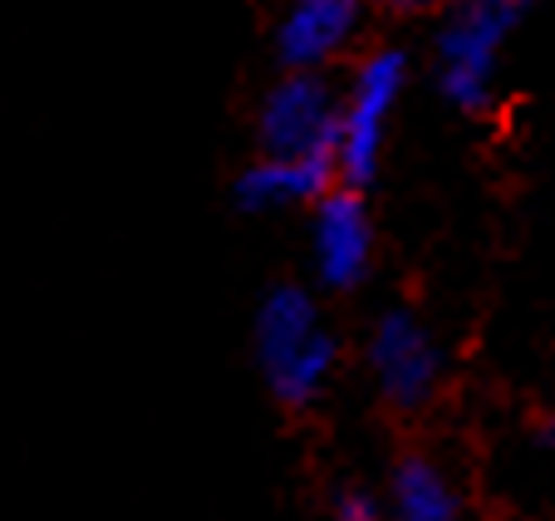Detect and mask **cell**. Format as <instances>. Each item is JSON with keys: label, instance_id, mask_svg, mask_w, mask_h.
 Returning a JSON list of instances; mask_svg holds the SVG:
<instances>
[{"label": "cell", "instance_id": "cell-1", "mask_svg": "<svg viewBox=\"0 0 555 521\" xmlns=\"http://www.w3.org/2000/svg\"><path fill=\"white\" fill-rule=\"evenodd\" d=\"M256 359L271 394L291 408L320 398L335 374V340L300 285H275L256 310Z\"/></svg>", "mask_w": 555, "mask_h": 521}, {"label": "cell", "instance_id": "cell-2", "mask_svg": "<svg viewBox=\"0 0 555 521\" xmlns=\"http://www.w3.org/2000/svg\"><path fill=\"white\" fill-rule=\"evenodd\" d=\"M403 79H409V64H403L399 50H378L359 64L354 89H349V99L339 104V138H335L339 182L364 188V182L374 178L378 153H384V128L403 94Z\"/></svg>", "mask_w": 555, "mask_h": 521}, {"label": "cell", "instance_id": "cell-3", "mask_svg": "<svg viewBox=\"0 0 555 521\" xmlns=\"http://www.w3.org/2000/svg\"><path fill=\"white\" fill-rule=\"evenodd\" d=\"M339 99L314 69H291L261 104V148L275 157L335 153Z\"/></svg>", "mask_w": 555, "mask_h": 521}, {"label": "cell", "instance_id": "cell-4", "mask_svg": "<svg viewBox=\"0 0 555 521\" xmlns=\"http://www.w3.org/2000/svg\"><path fill=\"white\" fill-rule=\"evenodd\" d=\"M512 21L482 5H457L438 35V79L442 94L462 109H487L492 104V74H496V50H502Z\"/></svg>", "mask_w": 555, "mask_h": 521}, {"label": "cell", "instance_id": "cell-5", "mask_svg": "<svg viewBox=\"0 0 555 521\" xmlns=\"http://www.w3.org/2000/svg\"><path fill=\"white\" fill-rule=\"evenodd\" d=\"M374 260V227L359 188H330L314 202V271L330 291H354Z\"/></svg>", "mask_w": 555, "mask_h": 521}, {"label": "cell", "instance_id": "cell-6", "mask_svg": "<svg viewBox=\"0 0 555 521\" xmlns=\"http://www.w3.org/2000/svg\"><path fill=\"white\" fill-rule=\"evenodd\" d=\"M369 365H374V379H378V389H384V398L399 408L428 404L433 384H438V350H433L428 330H423L409 310H388L384 320L374 325Z\"/></svg>", "mask_w": 555, "mask_h": 521}, {"label": "cell", "instance_id": "cell-7", "mask_svg": "<svg viewBox=\"0 0 555 521\" xmlns=\"http://www.w3.org/2000/svg\"><path fill=\"white\" fill-rule=\"evenodd\" d=\"M335 182H339L335 153H300V157L266 153L261 163L242 173L236 202L246 212H271V207H291V202H320Z\"/></svg>", "mask_w": 555, "mask_h": 521}, {"label": "cell", "instance_id": "cell-8", "mask_svg": "<svg viewBox=\"0 0 555 521\" xmlns=\"http://www.w3.org/2000/svg\"><path fill=\"white\" fill-rule=\"evenodd\" d=\"M354 30V0H295L281 21V60L285 69H320Z\"/></svg>", "mask_w": 555, "mask_h": 521}, {"label": "cell", "instance_id": "cell-9", "mask_svg": "<svg viewBox=\"0 0 555 521\" xmlns=\"http://www.w3.org/2000/svg\"><path fill=\"white\" fill-rule=\"evenodd\" d=\"M393 507L409 521H448L457 517V492H452V482L433 462L409 458L393 472Z\"/></svg>", "mask_w": 555, "mask_h": 521}, {"label": "cell", "instance_id": "cell-10", "mask_svg": "<svg viewBox=\"0 0 555 521\" xmlns=\"http://www.w3.org/2000/svg\"><path fill=\"white\" fill-rule=\"evenodd\" d=\"M335 511H339V517H345V521H374V497H364V492H339V497H335Z\"/></svg>", "mask_w": 555, "mask_h": 521}, {"label": "cell", "instance_id": "cell-11", "mask_svg": "<svg viewBox=\"0 0 555 521\" xmlns=\"http://www.w3.org/2000/svg\"><path fill=\"white\" fill-rule=\"evenodd\" d=\"M457 5H482V11H496V15H506V21H516L531 0H457Z\"/></svg>", "mask_w": 555, "mask_h": 521}, {"label": "cell", "instance_id": "cell-12", "mask_svg": "<svg viewBox=\"0 0 555 521\" xmlns=\"http://www.w3.org/2000/svg\"><path fill=\"white\" fill-rule=\"evenodd\" d=\"M384 5H418V0H384Z\"/></svg>", "mask_w": 555, "mask_h": 521}]
</instances>
